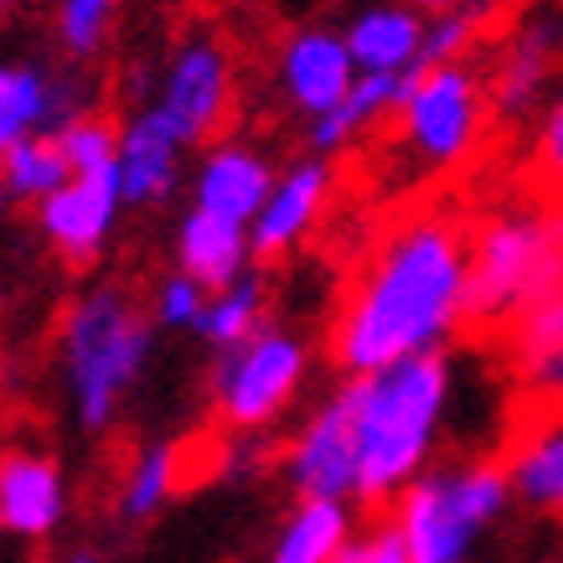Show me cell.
Instances as JSON below:
<instances>
[{
	"label": "cell",
	"instance_id": "2e32d148",
	"mask_svg": "<svg viewBox=\"0 0 563 563\" xmlns=\"http://www.w3.org/2000/svg\"><path fill=\"white\" fill-rule=\"evenodd\" d=\"M68 512V486L57 461L36 450H5L0 455V532L11 538H47Z\"/></svg>",
	"mask_w": 563,
	"mask_h": 563
},
{
	"label": "cell",
	"instance_id": "e0dca14e",
	"mask_svg": "<svg viewBox=\"0 0 563 563\" xmlns=\"http://www.w3.org/2000/svg\"><path fill=\"white\" fill-rule=\"evenodd\" d=\"M274 166L264 161V155L254 151V145H243V140H218V145H207L202 166H197V187H191V197L202 207V212H218V218H233V222H249L264 212V202H269L274 191Z\"/></svg>",
	"mask_w": 563,
	"mask_h": 563
},
{
	"label": "cell",
	"instance_id": "30bf717a",
	"mask_svg": "<svg viewBox=\"0 0 563 563\" xmlns=\"http://www.w3.org/2000/svg\"><path fill=\"white\" fill-rule=\"evenodd\" d=\"M151 109L172 124L181 145H218L222 124L233 120V63H228L222 42L212 36L181 42L166 63V78H161Z\"/></svg>",
	"mask_w": 563,
	"mask_h": 563
},
{
	"label": "cell",
	"instance_id": "e575fe53",
	"mask_svg": "<svg viewBox=\"0 0 563 563\" xmlns=\"http://www.w3.org/2000/svg\"><path fill=\"white\" fill-rule=\"evenodd\" d=\"M11 202V191H5V172H0V207Z\"/></svg>",
	"mask_w": 563,
	"mask_h": 563
},
{
	"label": "cell",
	"instance_id": "7c38bea8",
	"mask_svg": "<svg viewBox=\"0 0 563 563\" xmlns=\"http://www.w3.org/2000/svg\"><path fill=\"white\" fill-rule=\"evenodd\" d=\"M124 207L120 172H99V176H73L68 187L47 197L36 207V222L57 254L68 264H93L103 254V243L114 233V218Z\"/></svg>",
	"mask_w": 563,
	"mask_h": 563
},
{
	"label": "cell",
	"instance_id": "d4e9b609",
	"mask_svg": "<svg viewBox=\"0 0 563 563\" xmlns=\"http://www.w3.org/2000/svg\"><path fill=\"white\" fill-rule=\"evenodd\" d=\"M0 172H5V191H11V197H26V202H36V207L47 202V197H57V191L73 181V166H68L57 135L21 140L16 151L0 161Z\"/></svg>",
	"mask_w": 563,
	"mask_h": 563
},
{
	"label": "cell",
	"instance_id": "f1b7e54d",
	"mask_svg": "<svg viewBox=\"0 0 563 563\" xmlns=\"http://www.w3.org/2000/svg\"><path fill=\"white\" fill-rule=\"evenodd\" d=\"M63 155H68L73 176H99V172H120V130L103 120V114H84L63 130Z\"/></svg>",
	"mask_w": 563,
	"mask_h": 563
},
{
	"label": "cell",
	"instance_id": "836d02e7",
	"mask_svg": "<svg viewBox=\"0 0 563 563\" xmlns=\"http://www.w3.org/2000/svg\"><path fill=\"white\" fill-rule=\"evenodd\" d=\"M413 11H429V16H450V11H481L486 0H409Z\"/></svg>",
	"mask_w": 563,
	"mask_h": 563
},
{
	"label": "cell",
	"instance_id": "9c48e42d",
	"mask_svg": "<svg viewBox=\"0 0 563 563\" xmlns=\"http://www.w3.org/2000/svg\"><path fill=\"white\" fill-rule=\"evenodd\" d=\"M285 481L295 486V501H342L362 507V465H357V429H352V398L346 383L325 404L310 409V419L285 444Z\"/></svg>",
	"mask_w": 563,
	"mask_h": 563
},
{
	"label": "cell",
	"instance_id": "603a6c76",
	"mask_svg": "<svg viewBox=\"0 0 563 563\" xmlns=\"http://www.w3.org/2000/svg\"><path fill=\"white\" fill-rule=\"evenodd\" d=\"M32 135H57V78L32 63H0V161Z\"/></svg>",
	"mask_w": 563,
	"mask_h": 563
},
{
	"label": "cell",
	"instance_id": "277c9868",
	"mask_svg": "<svg viewBox=\"0 0 563 563\" xmlns=\"http://www.w3.org/2000/svg\"><path fill=\"white\" fill-rule=\"evenodd\" d=\"M512 501V481L496 455H461L429 465L388 512L409 543V563H471Z\"/></svg>",
	"mask_w": 563,
	"mask_h": 563
},
{
	"label": "cell",
	"instance_id": "6da1fadb",
	"mask_svg": "<svg viewBox=\"0 0 563 563\" xmlns=\"http://www.w3.org/2000/svg\"><path fill=\"white\" fill-rule=\"evenodd\" d=\"M471 218L419 202L383 228L352 269L331 321V362L346 377L388 373L465 336Z\"/></svg>",
	"mask_w": 563,
	"mask_h": 563
},
{
	"label": "cell",
	"instance_id": "44dd1931",
	"mask_svg": "<svg viewBox=\"0 0 563 563\" xmlns=\"http://www.w3.org/2000/svg\"><path fill=\"white\" fill-rule=\"evenodd\" d=\"M404 93H409V84H404V78H357V88H352V93H346L331 114L310 120V130H306L310 155L331 161V155H342L346 145H357L367 130L393 124V120H398V109H404Z\"/></svg>",
	"mask_w": 563,
	"mask_h": 563
},
{
	"label": "cell",
	"instance_id": "1f68e13d",
	"mask_svg": "<svg viewBox=\"0 0 563 563\" xmlns=\"http://www.w3.org/2000/svg\"><path fill=\"white\" fill-rule=\"evenodd\" d=\"M207 300H212V295H207L197 279H187V274L176 269L172 279L155 290V321L161 325H202Z\"/></svg>",
	"mask_w": 563,
	"mask_h": 563
},
{
	"label": "cell",
	"instance_id": "ffe728a7",
	"mask_svg": "<svg viewBox=\"0 0 563 563\" xmlns=\"http://www.w3.org/2000/svg\"><path fill=\"white\" fill-rule=\"evenodd\" d=\"M181 140L155 109H140L135 120L120 130V191L124 202H161L172 197L176 176H181Z\"/></svg>",
	"mask_w": 563,
	"mask_h": 563
},
{
	"label": "cell",
	"instance_id": "d590c367",
	"mask_svg": "<svg viewBox=\"0 0 563 563\" xmlns=\"http://www.w3.org/2000/svg\"><path fill=\"white\" fill-rule=\"evenodd\" d=\"M68 563H99V559H88V553H78V559H68Z\"/></svg>",
	"mask_w": 563,
	"mask_h": 563
},
{
	"label": "cell",
	"instance_id": "4316f807",
	"mask_svg": "<svg viewBox=\"0 0 563 563\" xmlns=\"http://www.w3.org/2000/svg\"><path fill=\"white\" fill-rule=\"evenodd\" d=\"M522 187L559 197L563 202V84L543 103V114L532 120L528 155H522Z\"/></svg>",
	"mask_w": 563,
	"mask_h": 563
},
{
	"label": "cell",
	"instance_id": "f546056e",
	"mask_svg": "<svg viewBox=\"0 0 563 563\" xmlns=\"http://www.w3.org/2000/svg\"><path fill=\"white\" fill-rule=\"evenodd\" d=\"M120 11V0H57V32L73 57H93L109 36V21Z\"/></svg>",
	"mask_w": 563,
	"mask_h": 563
},
{
	"label": "cell",
	"instance_id": "7402d4cb",
	"mask_svg": "<svg viewBox=\"0 0 563 563\" xmlns=\"http://www.w3.org/2000/svg\"><path fill=\"white\" fill-rule=\"evenodd\" d=\"M357 538V517L342 501H295L285 528L274 532L269 563H342Z\"/></svg>",
	"mask_w": 563,
	"mask_h": 563
},
{
	"label": "cell",
	"instance_id": "5b68a950",
	"mask_svg": "<svg viewBox=\"0 0 563 563\" xmlns=\"http://www.w3.org/2000/svg\"><path fill=\"white\" fill-rule=\"evenodd\" d=\"M151 352V316L120 285H88L63 316V367L84 429H109Z\"/></svg>",
	"mask_w": 563,
	"mask_h": 563
},
{
	"label": "cell",
	"instance_id": "52a82bcc",
	"mask_svg": "<svg viewBox=\"0 0 563 563\" xmlns=\"http://www.w3.org/2000/svg\"><path fill=\"white\" fill-rule=\"evenodd\" d=\"M310 346L295 331L264 325L243 346H228L212 367V413L228 434H264L306 383Z\"/></svg>",
	"mask_w": 563,
	"mask_h": 563
},
{
	"label": "cell",
	"instance_id": "ac0fdd59",
	"mask_svg": "<svg viewBox=\"0 0 563 563\" xmlns=\"http://www.w3.org/2000/svg\"><path fill=\"white\" fill-rule=\"evenodd\" d=\"M429 21L424 11H413L409 0H388V5H367L346 26V47L362 78H409L424 47Z\"/></svg>",
	"mask_w": 563,
	"mask_h": 563
},
{
	"label": "cell",
	"instance_id": "7a4b0ae2",
	"mask_svg": "<svg viewBox=\"0 0 563 563\" xmlns=\"http://www.w3.org/2000/svg\"><path fill=\"white\" fill-rule=\"evenodd\" d=\"M450 357L429 352L373 377H346L352 429H357L362 507L388 512L398 496L434 465V444L450 409Z\"/></svg>",
	"mask_w": 563,
	"mask_h": 563
},
{
	"label": "cell",
	"instance_id": "5bb4252c",
	"mask_svg": "<svg viewBox=\"0 0 563 563\" xmlns=\"http://www.w3.org/2000/svg\"><path fill=\"white\" fill-rule=\"evenodd\" d=\"M331 191H336V172H331V161H321V155L295 161L290 172L274 181L264 212L249 222L254 258H279V254H290L295 243H306V233L321 222L325 207H331Z\"/></svg>",
	"mask_w": 563,
	"mask_h": 563
},
{
	"label": "cell",
	"instance_id": "d6a6232c",
	"mask_svg": "<svg viewBox=\"0 0 563 563\" xmlns=\"http://www.w3.org/2000/svg\"><path fill=\"white\" fill-rule=\"evenodd\" d=\"M264 461H269V450H264V440L258 434H233V440L222 444V476H233V481H249L264 471Z\"/></svg>",
	"mask_w": 563,
	"mask_h": 563
},
{
	"label": "cell",
	"instance_id": "74e56055",
	"mask_svg": "<svg viewBox=\"0 0 563 563\" xmlns=\"http://www.w3.org/2000/svg\"><path fill=\"white\" fill-rule=\"evenodd\" d=\"M342 563H357V559H352V553H346V559H342Z\"/></svg>",
	"mask_w": 563,
	"mask_h": 563
},
{
	"label": "cell",
	"instance_id": "8d00e7d4",
	"mask_svg": "<svg viewBox=\"0 0 563 563\" xmlns=\"http://www.w3.org/2000/svg\"><path fill=\"white\" fill-rule=\"evenodd\" d=\"M5 5H11V0H0V16H5Z\"/></svg>",
	"mask_w": 563,
	"mask_h": 563
},
{
	"label": "cell",
	"instance_id": "9a60e30c",
	"mask_svg": "<svg viewBox=\"0 0 563 563\" xmlns=\"http://www.w3.org/2000/svg\"><path fill=\"white\" fill-rule=\"evenodd\" d=\"M357 63L346 47L342 32H325V26H306L279 47V84L290 93V103L310 120L331 114L336 103L357 88Z\"/></svg>",
	"mask_w": 563,
	"mask_h": 563
},
{
	"label": "cell",
	"instance_id": "4fadbf2b",
	"mask_svg": "<svg viewBox=\"0 0 563 563\" xmlns=\"http://www.w3.org/2000/svg\"><path fill=\"white\" fill-rule=\"evenodd\" d=\"M496 352L517 383V409H563V290L532 306Z\"/></svg>",
	"mask_w": 563,
	"mask_h": 563
},
{
	"label": "cell",
	"instance_id": "d6986e66",
	"mask_svg": "<svg viewBox=\"0 0 563 563\" xmlns=\"http://www.w3.org/2000/svg\"><path fill=\"white\" fill-rule=\"evenodd\" d=\"M176 258H181V274H187V279H197L207 295H218V290L239 285L243 274H249L254 243H249V228H243V222L191 207L187 218H181Z\"/></svg>",
	"mask_w": 563,
	"mask_h": 563
},
{
	"label": "cell",
	"instance_id": "83f0119b",
	"mask_svg": "<svg viewBox=\"0 0 563 563\" xmlns=\"http://www.w3.org/2000/svg\"><path fill=\"white\" fill-rule=\"evenodd\" d=\"M486 32V16L481 11H450V16H429L424 47H419V63H413L409 78H424L434 68H450V63H465V52L481 42Z\"/></svg>",
	"mask_w": 563,
	"mask_h": 563
},
{
	"label": "cell",
	"instance_id": "8fae6325",
	"mask_svg": "<svg viewBox=\"0 0 563 563\" xmlns=\"http://www.w3.org/2000/svg\"><path fill=\"white\" fill-rule=\"evenodd\" d=\"M496 461L528 512L563 522V409H517Z\"/></svg>",
	"mask_w": 563,
	"mask_h": 563
},
{
	"label": "cell",
	"instance_id": "cb8c5ba5",
	"mask_svg": "<svg viewBox=\"0 0 563 563\" xmlns=\"http://www.w3.org/2000/svg\"><path fill=\"white\" fill-rule=\"evenodd\" d=\"M191 476H197V471H191L187 444H145V450L135 455V465L124 471L120 517L124 522H151V517L161 512Z\"/></svg>",
	"mask_w": 563,
	"mask_h": 563
},
{
	"label": "cell",
	"instance_id": "ba28073f",
	"mask_svg": "<svg viewBox=\"0 0 563 563\" xmlns=\"http://www.w3.org/2000/svg\"><path fill=\"white\" fill-rule=\"evenodd\" d=\"M563 68V11L559 5H532L496 36L492 63L481 68L486 78V103H492V124L517 130L543 114V103L559 88Z\"/></svg>",
	"mask_w": 563,
	"mask_h": 563
},
{
	"label": "cell",
	"instance_id": "484cf974",
	"mask_svg": "<svg viewBox=\"0 0 563 563\" xmlns=\"http://www.w3.org/2000/svg\"><path fill=\"white\" fill-rule=\"evenodd\" d=\"M202 331L212 346H243L254 331H264V285H258L254 274H243L239 285H228L207 300V316H202Z\"/></svg>",
	"mask_w": 563,
	"mask_h": 563
},
{
	"label": "cell",
	"instance_id": "3957f363",
	"mask_svg": "<svg viewBox=\"0 0 563 563\" xmlns=\"http://www.w3.org/2000/svg\"><path fill=\"white\" fill-rule=\"evenodd\" d=\"M563 290V202L528 191L486 218H471L465 336L501 342L532 306Z\"/></svg>",
	"mask_w": 563,
	"mask_h": 563
},
{
	"label": "cell",
	"instance_id": "4dcf8cb0",
	"mask_svg": "<svg viewBox=\"0 0 563 563\" xmlns=\"http://www.w3.org/2000/svg\"><path fill=\"white\" fill-rule=\"evenodd\" d=\"M357 563H409V543L393 522V512H367V522H357V538L346 548Z\"/></svg>",
	"mask_w": 563,
	"mask_h": 563
},
{
	"label": "cell",
	"instance_id": "8992f818",
	"mask_svg": "<svg viewBox=\"0 0 563 563\" xmlns=\"http://www.w3.org/2000/svg\"><path fill=\"white\" fill-rule=\"evenodd\" d=\"M404 109L388 124L398 161L413 176H450L471 166L492 135V103H486V78L471 63H450L424 78H404Z\"/></svg>",
	"mask_w": 563,
	"mask_h": 563
}]
</instances>
